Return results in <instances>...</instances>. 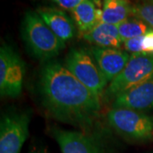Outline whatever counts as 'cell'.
<instances>
[{
    "label": "cell",
    "instance_id": "cell-1",
    "mask_svg": "<svg viewBox=\"0 0 153 153\" xmlns=\"http://www.w3.org/2000/svg\"><path fill=\"white\" fill-rule=\"evenodd\" d=\"M38 90L51 117L82 131H90L100 116V98L57 61H48L42 67Z\"/></svg>",
    "mask_w": 153,
    "mask_h": 153
},
{
    "label": "cell",
    "instance_id": "cell-2",
    "mask_svg": "<svg viewBox=\"0 0 153 153\" xmlns=\"http://www.w3.org/2000/svg\"><path fill=\"white\" fill-rule=\"evenodd\" d=\"M22 36L32 54L43 61H50L66 48V43L53 33L35 11H28L25 14Z\"/></svg>",
    "mask_w": 153,
    "mask_h": 153
},
{
    "label": "cell",
    "instance_id": "cell-3",
    "mask_svg": "<svg viewBox=\"0 0 153 153\" xmlns=\"http://www.w3.org/2000/svg\"><path fill=\"white\" fill-rule=\"evenodd\" d=\"M109 125L122 136L138 142L153 140V117L128 108H111L106 115Z\"/></svg>",
    "mask_w": 153,
    "mask_h": 153
},
{
    "label": "cell",
    "instance_id": "cell-4",
    "mask_svg": "<svg viewBox=\"0 0 153 153\" xmlns=\"http://www.w3.org/2000/svg\"><path fill=\"white\" fill-rule=\"evenodd\" d=\"M64 65L83 85L98 97H103L108 81L88 49L75 48L66 55Z\"/></svg>",
    "mask_w": 153,
    "mask_h": 153
},
{
    "label": "cell",
    "instance_id": "cell-5",
    "mask_svg": "<svg viewBox=\"0 0 153 153\" xmlns=\"http://www.w3.org/2000/svg\"><path fill=\"white\" fill-rule=\"evenodd\" d=\"M153 76V54H132L124 69L110 82L104 97L113 100L118 94Z\"/></svg>",
    "mask_w": 153,
    "mask_h": 153
},
{
    "label": "cell",
    "instance_id": "cell-6",
    "mask_svg": "<svg viewBox=\"0 0 153 153\" xmlns=\"http://www.w3.org/2000/svg\"><path fill=\"white\" fill-rule=\"evenodd\" d=\"M25 65L21 56L8 44L0 49V94L2 97L16 98L22 91Z\"/></svg>",
    "mask_w": 153,
    "mask_h": 153
},
{
    "label": "cell",
    "instance_id": "cell-7",
    "mask_svg": "<svg viewBox=\"0 0 153 153\" xmlns=\"http://www.w3.org/2000/svg\"><path fill=\"white\" fill-rule=\"evenodd\" d=\"M31 114L27 111H9L0 124V153H20L29 135Z\"/></svg>",
    "mask_w": 153,
    "mask_h": 153
},
{
    "label": "cell",
    "instance_id": "cell-8",
    "mask_svg": "<svg viewBox=\"0 0 153 153\" xmlns=\"http://www.w3.org/2000/svg\"><path fill=\"white\" fill-rule=\"evenodd\" d=\"M50 132L61 153H105L99 137L90 132L72 131L60 128H52Z\"/></svg>",
    "mask_w": 153,
    "mask_h": 153
},
{
    "label": "cell",
    "instance_id": "cell-9",
    "mask_svg": "<svg viewBox=\"0 0 153 153\" xmlns=\"http://www.w3.org/2000/svg\"><path fill=\"white\" fill-rule=\"evenodd\" d=\"M112 107L140 111L153 108V76L118 94L112 100Z\"/></svg>",
    "mask_w": 153,
    "mask_h": 153
},
{
    "label": "cell",
    "instance_id": "cell-10",
    "mask_svg": "<svg viewBox=\"0 0 153 153\" xmlns=\"http://www.w3.org/2000/svg\"><path fill=\"white\" fill-rule=\"evenodd\" d=\"M88 50L108 82L120 74L130 58L127 51L120 49L92 46Z\"/></svg>",
    "mask_w": 153,
    "mask_h": 153
},
{
    "label": "cell",
    "instance_id": "cell-11",
    "mask_svg": "<svg viewBox=\"0 0 153 153\" xmlns=\"http://www.w3.org/2000/svg\"><path fill=\"white\" fill-rule=\"evenodd\" d=\"M36 12L62 41L66 42L74 37L75 27L73 22L63 10L56 8L42 7L38 8Z\"/></svg>",
    "mask_w": 153,
    "mask_h": 153
},
{
    "label": "cell",
    "instance_id": "cell-12",
    "mask_svg": "<svg viewBox=\"0 0 153 153\" xmlns=\"http://www.w3.org/2000/svg\"><path fill=\"white\" fill-rule=\"evenodd\" d=\"M88 43L100 48L120 49L123 41L120 38L117 25L99 22L91 30L82 34Z\"/></svg>",
    "mask_w": 153,
    "mask_h": 153
},
{
    "label": "cell",
    "instance_id": "cell-13",
    "mask_svg": "<svg viewBox=\"0 0 153 153\" xmlns=\"http://www.w3.org/2000/svg\"><path fill=\"white\" fill-rule=\"evenodd\" d=\"M98 0H85L71 11L79 31L83 34L101 22L102 9L98 7Z\"/></svg>",
    "mask_w": 153,
    "mask_h": 153
},
{
    "label": "cell",
    "instance_id": "cell-14",
    "mask_svg": "<svg viewBox=\"0 0 153 153\" xmlns=\"http://www.w3.org/2000/svg\"><path fill=\"white\" fill-rule=\"evenodd\" d=\"M133 15V5L128 0H104L101 22L118 25Z\"/></svg>",
    "mask_w": 153,
    "mask_h": 153
},
{
    "label": "cell",
    "instance_id": "cell-15",
    "mask_svg": "<svg viewBox=\"0 0 153 153\" xmlns=\"http://www.w3.org/2000/svg\"><path fill=\"white\" fill-rule=\"evenodd\" d=\"M117 27L123 43L132 38L143 36L150 30V27L146 23L135 16L128 18L118 24Z\"/></svg>",
    "mask_w": 153,
    "mask_h": 153
},
{
    "label": "cell",
    "instance_id": "cell-16",
    "mask_svg": "<svg viewBox=\"0 0 153 153\" xmlns=\"http://www.w3.org/2000/svg\"><path fill=\"white\" fill-rule=\"evenodd\" d=\"M133 16L153 28V0H141L134 4Z\"/></svg>",
    "mask_w": 153,
    "mask_h": 153
},
{
    "label": "cell",
    "instance_id": "cell-17",
    "mask_svg": "<svg viewBox=\"0 0 153 153\" xmlns=\"http://www.w3.org/2000/svg\"><path fill=\"white\" fill-rule=\"evenodd\" d=\"M142 42L143 36H140V37H137V38L127 40L123 43V46L127 52H129L132 54L143 53Z\"/></svg>",
    "mask_w": 153,
    "mask_h": 153
},
{
    "label": "cell",
    "instance_id": "cell-18",
    "mask_svg": "<svg viewBox=\"0 0 153 153\" xmlns=\"http://www.w3.org/2000/svg\"><path fill=\"white\" fill-rule=\"evenodd\" d=\"M143 53L153 54V29H150L143 35Z\"/></svg>",
    "mask_w": 153,
    "mask_h": 153
},
{
    "label": "cell",
    "instance_id": "cell-19",
    "mask_svg": "<svg viewBox=\"0 0 153 153\" xmlns=\"http://www.w3.org/2000/svg\"><path fill=\"white\" fill-rule=\"evenodd\" d=\"M54 3H55L60 8L65 9L67 10L72 11L76 6H78L81 3H82L85 0H51Z\"/></svg>",
    "mask_w": 153,
    "mask_h": 153
},
{
    "label": "cell",
    "instance_id": "cell-20",
    "mask_svg": "<svg viewBox=\"0 0 153 153\" xmlns=\"http://www.w3.org/2000/svg\"><path fill=\"white\" fill-rule=\"evenodd\" d=\"M30 153H49L48 150L45 147H42V146H36L34 147L30 152Z\"/></svg>",
    "mask_w": 153,
    "mask_h": 153
}]
</instances>
